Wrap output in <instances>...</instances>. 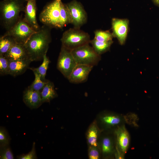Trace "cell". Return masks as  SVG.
Listing matches in <instances>:
<instances>
[{"mask_svg":"<svg viewBox=\"0 0 159 159\" xmlns=\"http://www.w3.org/2000/svg\"><path fill=\"white\" fill-rule=\"evenodd\" d=\"M101 120L107 126L117 127L124 125L125 121V117L122 115L115 114L105 115L102 117Z\"/></svg>","mask_w":159,"mask_h":159,"instance_id":"cell-16","label":"cell"},{"mask_svg":"<svg viewBox=\"0 0 159 159\" xmlns=\"http://www.w3.org/2000/svg\"><path fill=\"white\" fill-rule=\"evenodd\" d=\"M36 31L23 19L20 18L13 26L6 31L2 36L10 37L16 44L24 45Z\"/></svg>","mask_w":159,"mask_h":159,"instance_id":"cell-5","label":"cell"},{"mask_svg":"<svg viewBox=\"0 0 159 159\" xmlns=\"http://www.w3.org/2000/svg\"><path fill=\"white\" fill-rule=\"evenodd\" d=\"M98 130L95 125H93L90 128L87 135V139L89 143L91 146H97Z\"/></svg>","mask_w":159,"mask_h":159,"instance_id":"cell-23","label":"cell"},{"mask_svg":"<svg viewBox=\"0 0 159 159\" xmlns=\"http://www.w3.org/2000/svg\"><path fill=\"white\" fill-rule=\"evenodd\" d=\"M90 43L96 52L100 55L109 49L112 43V41L102 42L97 41L94 38L90 41Z\"/></svg>","mask_w":159,"mask_h":159,"instance_id":"cell-19","label":"cell"},{"mask_svg":"<svg viewBox=\"0 0 159 159\" xmlns=\"http://www.w3.org/2000/svg\"><path fill=\"white\" fill-rule=\"evenodd\" d=\"M115 134L117 153L119 158H122L126 153L129 146L130 135L124 125L116 129Z\"/></svg>","mask_w":159,"mask_h":159,"instance_id":"cell-9","label":"cell"},{"mask_svg":"<svg viewBox=\"0 0 159 159\" xmlns=\"http://www.w3.org/2000/svg\"><path fill=\"white\" fill-rule=\"evenodd\" d=\"M93 67L92 66L77 64L68 79L72 83H78L84 82L87 79Z\"/></svg>","mask_w":159,"mask_h":159,"instance_id":"cell-12","label":"cell"},{"mask_svg":"<svg viewBox=\"0 0 159 159\" xmlns=\"http://www.w3.org/2000/svg\"><path fill=\"white\" fill-rule=\"evenodd\" d=\"M152 1L155 5L159 6V0H152Z\"/></svg>","mask_w":159,"mask_h":159,"instance_id":"cell-31","label":"cell"},{"mask_svg":"<svg viewBox=\"0 0 159 159\" xmlns=\"http://www.w3.org/2000/svg\"><path fill=\"white\" fill-rule=\"evenodd\" d=\"M42 102H48L57 96L53 83L47 80L44 87L41 91Z\"/></svg>","mask_w":159,"mask_h":159,"instance_id":"cell-17","label":"cell"},{"mask_svg":"<svg viewBox=\"0 0 159 159\" xmlns=\"http://www.w3.org/2000/svg\"><path fill=\"white\" fill-rule=\"evenodd\" d=\"M24 12L23 20L34 30H39L40 27L38 23L36 14L37 7L36 0H27Z\"/></svg>","mask_w":159,"mask_h":159,"instance_id":"cell-11","label":"cell"},{"mask_svg":"<svg viewBox=\"0 0 159 159\" xmlns=\"http://www.w3.org/2000/svg\"><path fill=\"white\" fill-rule=\"evenodd\" d=\"M37 158L34 143H33L32 150L29 152L27 154L19 155L18 157V158L20 159H34Z\"/></svg>","mask_w":159,"mask_h":159,"instance_id":"cell-29","label":"cell"},{"mask_svg":"<svg viewBox=\"0 0 159 159\" xmlns=\"http://www.w3.org/2000/svg\"><path fill=\"white\" fill-rule=\"evenodd\" d=\"M94 39L102 42H107L112 41L113 36L112 34L107 31L96 30L94 32Z\"/></svg>","mask_w":159,"mask_h":159,"instance_id":"cell-25","label":"cell"},{"mask_svg":"<svg viewBox=\"0 0 159 159\" xmlns=\"http://www.w3.org/2000/svg\"><path fill=\"white\" fill-rule=\"evenodd\" d=\"M0 74L4 75L9 74L8 61L4 56L0 55Z\"/></svg>","mask_w":159,"mask_h":159,"instance_id":"cell-26","label":"cell"},{"mask_svg":"<svg viewBox=\"0 0 159 159\" xmlns=\"http://www.w3.org/2000/svg\"><path fill=\"white\" fill-rule=\"evenodd\" d=\"M32 70L34 75V80L32 84L28 88L33 90L41 92L46 84V81H43L40 75L34 69V68H29Z\"/></svg>","mask_w":159,"mask_h":159,"instance_id":"cell-21","label":"cell"},{"mask_svg":"<svg viewBox=\"0 0 159 159\" xmlns=\"http://www.w3.org/2000/svg\"><path fill=\"white\" fill-rule=\"evenodd\" d=\"M71 23L70 14L67 5L62 2L60 11V29L63 28Z\"/></svg>","mask_w":159,"mask_h":159,"instance_id":"cell-20","label":"cell"},{"mask_svg":"<svg viewBox=\"0 0 159 159\" xmlns=\"http://www.w3.org/2000/svg\"><path fill=\"white\" fill-rule=\"evenodd\" d=\"M23 100L31 109L38 108L43 103L41 92L33 90L28 87L24 92Z\"/></svg>","mask_w":159,"mask_h":159,"instance_id":"cell-13","label":"cell"},{"mask_svg":"<svg viewBox=\"0 0 159 159\" xmlns=\"http://www.w3.org/2000/svg\"><path fill=\"white\" fill-rule=\"evenodd\" d=\"M101 148L104 154L107 155L111 154L114 149L113 142L111 138L108 136L104 137L102 141Z\"/></svg>","mask_w":159,"mask_h":159,"instance_id":"cell-22","label":"cell"},{"mask_svg":"<svg viewBox=\"0 0 159 159\" xmlns=\"http://www.w3.org/2000/svg\"><path fill=\"white\" fill-rule=\"evenodd\" d=\"M77 64L71 50L62 46L57 62V68L67 79Z\"/></svg>","mask_w":159,"mask_h":159,"instance_id":"cell-7","label":"cell"},{"mask_svg":"<svg viewBox=\"0 0 159 159\" xmlns=\"http://www.w3.org/2000/svg\"><path fill=\"white\" fill-rule=\"evenodd\" d=\"M27 0H3L0 3L1 22L6 31L20 19V13L25 10Z\"/></svg>","mask_w":159,"mask_h":159,"instance_id":"cell-2","label":"cell"},{"mask_svg":"<svg viewBox=\"0 0 159 159\" xmlns=\"http://www.w3.org/2000/svg\"><path fill=\"white\" fill-rule=\"evenodd\" d=\"M16 44L10 37L1 36L0 38V55L4 56Z\"/></svg>","mask_w":159,"mask_h":159,"instance_id":"cell-18","label":"cell"},{"mask_svg":"<svg viewBox=\"0 0 159 159\" xmlns=\"http://www.w3.org/2000/svg\"><path fill=\"white\" fill-rule=\"evenodd\" d=\"M4 56L9 61L29 59L24 45L17 44H15Z\"/></svg>","mask_w":159,"mask_h":159,"instance_id":"cell-15","label":"cell"},{"mask_svg":"<svg viewBox=\"0 0 159 159\" xmlns=\"http://www.w3.org/2000/svg\"><path fill=\"white\" fill-rule=\"evenodd\" d=\"M0 158L1 159H13V154L8 145L0 147Z\"/></svg>","mask_w":159,"mask_h":159,"instance_id":"cell-28","label":"cell"},{"mask_svg":"<svg viewBox=\"0 0 159 159\" xmlns=\"http://www.w3.org/2000/svg\"><path fill=\"white\" fill-rule=\"evenodd\" d=\"M72 53L77 64L94 66L100 59L97 54L89 44H86L71 50Z\"/></svg>","mask_w":159,"mask_h":159,"instance_id":"cell-6","label":"cell"},{"mask_svg":"<svg viewBox=\"0 0 159 159\" xmlns=\"http://www.w3.org/2000/svg\"><path fill=\"white\" fill-rule=\"evenodd\" d=\"M51 28L44 25L30 37L24 45L31 62L43 59L51 41Z\"/></svg>","mask_w":159,"mask_h":159,"instance_id":"cell-1","label":"cell"},{"mask_svg":"<svg viewBox=\"0 0 159 159\" xmlns=\"http://www.w3.org/2000/svg\"><path fill=\"white\" fill-rule=\"evenodd\" d=\"M67 5L70 14L71 24L74 27L80 29L87 22L86 12L82 4L75 0H73Z\"/></svg>","mask_w":159,"mask_h":159,"instance_id":"cell-8","label":"cell"},{"mask_svg":"<svg viewBox=\"0 0 159 159\" xmlns=\"http://www.w3.org/2000/svg\"><path fill=\"white\" fill-rule=\"evenodd\" d=\"M96 147L91 146L89 151V158L90 159H98L99 157V153Z\"/></svg>","mask_w":159,"mask_h":159,"instance_id":"cell-30","label":"cell"},{"mask_svg":"<svg viewBox=\"0 0 159 159\" xmlns=\"http://www.w3.org/2000/svg\"><path fill=\"white\" fill-rule=\"evenodd\" d=\"M8 61L9 75L16 76L24 73L32 62L29 59Z\"/></svg>","mask_w":159,"mask_h":159,"instance_id":"cell-14","label":"cell"},{"mask_svg":"<svg viewBox=\"0 0 159 159\" xmlns=\"http://www.w3.org/2000/svg\"><path fill=\"white\" fill-rule=\"evenodd\" d=\"M49 62V60L47 57L46 54L43 57L42 64L38 67L34 68V69L40 75L41 79L43 81L46 80L45 77Z\"/></svg>","mask_w":159,"mask_h":159,"instance_id":"cell-24","label":"cell"},{"mask_svg":"<svg viewBox=\"0 0 159 159\" xmlns=\"http://www.w3.org/2000/svg\"><path fill=\"white\" fill-rule=\"evenodd\" d=\"M61 0H54L47 5L39 16L40 21L44 25L51 28L60 29V11Z\"/></svg>","mask_w":159,"mask_h":159,"instance_id":"cell-4","label":"cell"},{"mask_svg":"<svg viewBox=\"0 0 159 159\" xmlns=\"http://www.w3.org/2000/svg\"><path fill=\"white\" fill-rule=\"evenodd\" d=\"M60 40L62 46L70 50L89 44L90 41L88 33L74 27L65 31Z\"/></svg>","mask_w":159,"mask_h":159,"instance_id":"cell-3","label":"cell"},{"mask_svg":"<svg viewBox=\"0 0 159 159\" xmlns=\"http://www.w3.org/2000/svg\"><path fill=\"white\" fill-rule=\"evenodd\" d=\"M10 142L9 135L6 130L1 127L0 129V147L8 145Z\"/></svg>","mask_w":159,"mask_h":159,"instance_id":"cell-27","label":"cell"},{"mask_svg":"<svg viewBox=\"0 0 159 159\" xmlns=\"http://www.w3.org/2000/svg\"><path fill=\"white\" fill-rule=\"evenodd\" d=\"M128 21L127 19L113 18L112 25L113 35L118 39L120 43L123 44L125 41L128 30Z\"/></svg>","mask_w":159,"mask_h":159,"instance_id":"cell-10","label":"cell"}]
</instances>
